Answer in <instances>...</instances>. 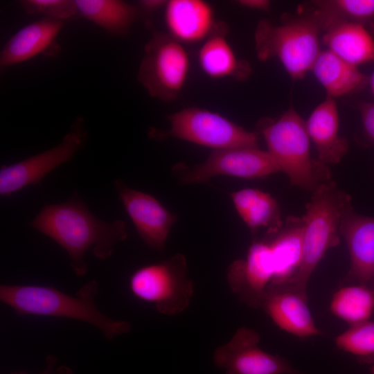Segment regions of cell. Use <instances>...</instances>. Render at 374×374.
<instances>
[{
  "label": "cell",
  "mask_w": 374,
  "mask_h": 374,
  "mask_svg": "<svg viewBox=\"0 0 374 374\" xmlns=\"http://www.w3.org/2000/svg\"><path fill=\"white\" fill-rule=\"evenodd\" d=\"M28 224L67 252L78 276L88 272L84 259L88 250L91 249L97 258L107 260L113 254L115 245L127 236L124 221L107 222L98 219L76 193L65 202L44 205Z\"/></svg>",
  "instance_id": "cell-1"
},
{
  "label": "cell",
  "mask_w": 374,
  "mask_h": 374,
  "mask_svg": "<svg viewBox=\"0 0 374 374\" xmlns=\"http://www.w3.org/2000/svg\"><path fill=\"white\" fill-rule=\"evenodd\" d=\"M99 290L96 280L88 281L75 295L54 287L34 285H1L0 301L18 316H40L75 319L99 330L107 340L129 333L131 324L103 314L95 303Z\"/></svg>",
  "instance_id": "cell-2"
},
{
  "label": "cell",
  "mask_w": 374,
  "mask_h": 374,
  "mask_svg": "<svg viewBox=\"0 0 374 374\" xmlns=\"http://www.w3.org/2000/svg\"><path fill=\"white\" fill-rule=\"evenodd\" d=\"M350 196L332 181L312 192L303 221L302 258L295 274L281 285L307 297V284L314 269L330 248L339 243V227Z\"/></svg>",
  "instance_id": "cell-3"
},
{
  "label": "cell",
  "mask_w": 374,
  "mask_h": 374,
  "mask_svg": "<svg viewBox=\"0 0 374 374\" xmlns=\"http://www.w3.org/2000/svg\"><path fill=\"white\" fill-rule=\"evenodd\" d=\"M260 132L267 152L292 186L313 192L331 181L327 166L311 157L305 123L294 109L276 121L263 123Z\"/></svg>",
  "instance_id": "cell-4"
},
{
  "label": "cell",
  "mask_w": 374,
  "mask_h": 374,
  "mask_svg": "<svg viewBox=\"0 0 374 374\" xmlns=\"http://www.w3.org/2000/svg\"><path fill=\"white\" fill-rule=\"evenodd\" d=\"M319 29L313 17L280 25L261 20L254 36L258 57L262 61L277 58L293 79H302L321 51Z\"/></svg>",
  "instance_id": "cell-5"
},
{
  "label": "cell",
  "mask_w": 374,
  "mask_h": 374,
  "mask_svg": "<svg viewBox=\"0 0 374 374\" xmlns=\"http://www.w3.org/2000/svg\"><path fill=\"white\" fill-rule=\"evenodd\" d=\"M129 287L136 298L168 316L184 312L194 294L187 261L181 253L137 269L130 277Z\"/></svg>",
  "instance_id": "cell-6"
},
{
  "label": "cell",
  "mask_w": 374,
  "mask_h": 374,
  "mask_svg": "<svg viewBox=\"0 0 374 374\" xmlns=\"http://www.w3.org/2000/svg\"><path fill=\"white\" fill-rule=\"evenodd\" d=\"M189 69V57L181 42L157 33L145 46L137 79L152 97L170 101L182 90Z\"/></svg>",
  "instance_id": "cell-7"
},
{
  "label": "cell",
  "mask_w": 374,
  "mask_h": 374,
  "mask_svg": "<svg viewBox=\"0 0 374 374\" xmlns=\"http://www.w3.org/2000/svg\"><path fill=\"white\" fill-rule=\"evenodd\" d=\"M166 136L213 150L258 148V135L221 114L199 107L181 109L169 116Z\"/></svg>",
  "instance_id": "cell-8"
},
{
  "label": "cell",
  "mask_w": 374,
  "mask_h": 374,
  "mask_svg": "<svg viewBox=\"0 0 374 374\" xmlns=\"http://www.w3.org/2000/svg\"><path fill=\"white\" fill-rule=\"evenodd\" d=\"M279 171L271 154L258 148L213 150L202 163L192 166L179 163L172 168L174 175L185 184L204 183L217 175L263 178Z\"/></svg>",
  "instance_id": "cell-9"
},
{
  "label": "cell",
  "mask_w": 374,
  "mask_h": 374,
  "mask_svg": "<svg viewBox=\"0 0 374 374\" xmlns=\"http://www.w3.org/2000/svg\"><path fill=\"white\" fill-rule=\"evenodd\" d=\"M84 119L77 117L56 146L0 168V194L9 197L29 185H37L48 173L71 159L87 139Z\"/></svg>",
  "instance_id": "cell-10"
},
{
  "label": "cell",
  "mask_w": 374,
  "mask_h": 374,
  "mask_svg": "<svg viewBox=\"0 0 374 374\" xmlns=\"http://www.w3.org/2000/svg\"><path fill=\"white\" fill-rule=\"evenodd\" d=\"M260 340L256 330L239 328L228 342L215 350L214 364L225 374H301L286 359L258 347Z\"/></svg>",
  "instance_id": "cell-11"
},
{
  "label": "cell",
  "mask_w": 374,
  "mask_h": 374,
  "mask_svg": "<svg viewBox=\"0 0 374 374\" xmlns=\"http://www.w3.org/2000/svg\"><path fill=\"white\" fill-rule=\"evenodd\" d=\"M114 184L140 238L151 249L162 251L176 215L153 196L127 187L122 180Z\"/></svg>",
  "instance_id": "cell-12"
},
{
  "label": "cell",
  "mask_w": 374,
  "mask_h": 374,
  "mask_svg": "<svg viewBox=\"0 0 374 374\" xmlns=\"http://www.w3.org/2000/svg\"><path fill=\"white\" fill-rule=\"evenodd\" d=\"M274 273L269 243L255 241L247 258L237 260L229 267L227 281L231 290L247 305L260 308Z\"/></svg>",
  "instance_id": "cell-13"
},
{
  "label": "cell",
  "mask_w": 374,
  "mask_h": 374,
  "mask_svg": "<svg viewBox=\"0 0 374 374\" xmlns=\"http://www.w3.org/2000/svg\"><path fill=\"white\" fill-rule=\"evenodd\" d=\"M339 232L350 254L348 278L367 283L374 278V217L357 213L349 202L343 211Z\"/></svg>",
  "instance_id": "cell-14"
},
{
  "label": "cell",
  "mask_w": 374,
  "mask_h": 374,
  "mask_svg": "<svg viewBox=\"0 0 374 374\" xmlns=\"http://www.w3.org/2000/svg\"><path fill=\"white\" fill-rule=\"evenodd\" d=\"M64 21L42 17L17 30L5 44L0 53V66L5 69L46 53H58L56 39Z\"/></svg>",
  "instance_id": "cell-15"
},
{
  "label": "cell",
  "mask_w": 374,
  "mask_h": 374,
  "mask_svg": "<svg viewBox=\"0 0 374 374\" xmlns=\"http://www.w3.org/2000/svg\"><path fill=\"white\" fill-rule=\"evenodd\" d=\"M282 330L301 338L320 335L307 298L283 286H269L261 307Z\"/></svg>",
  "instance_id": "cell-16"
},
{
  "label": "cell",
  "mask_w": 374,
  "mask_h": 374,
  "mask_svg": "<svg viewBox=\"0 0 374 374\" xmlns=\"http://www.w3.org/2000/svg\"><path fill=\"white\" fill-rule=\"evenodd\" d=\"M165 21L172 37L179 42L202 41L214 29L213 8L202 0L167 1Z\"/></svg>",
  "instance_id": "cell-17"
},
{
  "label": "cell",
  "mask_w": 374,
  "mask_h": 374,
  "mask_svg": "<svg viewBox=\"0 0 374 374\" xmlns=\"http://www.w3.org/2000/svg\"><path fill=\"white\" fill-rule=\"evenodd\" d=\"M310 139L318 152V160L337 164L347 153L348 143L339 135V114L334 98L327 96L311 113L305 122Z\"/></svg>",
  "instance_id": "cell-18"
},
{
  "label": "cell",
  "mask_w": 374,
  "mask_h": 374,
  "mask_svg": "<svg viewBox=\"0 0 374 374\" xmlns=\"http://www.w3.org/2000/svg\"><path fill=\"white\" fill-rule=\"evenodd\" d=\"M303 221L302 217H289L280 229L269 235L274 273L269 285H281L298 270L302 258Z\"/></svg>",
  "instance_id": "cell-19"
},
{
  "label": "cell",
  "mask_w": 374,
  "mask_h": 374,
  "mask_svg": "<svg viewBox=\"0 0 374 374\" xmlns=\"http://www.w3.org/2000/svg\"><path fill=\"white\" fill-rule=\"evenodd\" d=\"M328 50L355 66L374 61V39L362 24L341 22L326 30Z\"/></svg>",
  "instance_id": "cell-20"
},
{
  "label": "cell",
  "mask_w": 374,
  "mask_h": 374,
  "mask_svg": "<svg viewBox=\"0 0 374 374\" xmlns=\"http://www.w3.org/2000/svg\"><path fill=\"white\" fill-rule=\"evenodd\" d=\"M311 71L326 89L327 96L332 98L359 91L368 84V77L357 66L328 49L319 52Z\"/></svg>",
  "instance_id": "cell-21"
},
{
  "label": "cell",
  "mask_w": 374,
  "mask_h": 374,
  "mask_svg": "<svg viewBox=\"0 0 374 374\" xmlns=\"http://www.w3.org/2000/svg\"><path fill=\"white\" fill-rule=\"evenodd\" d=\"M231 197L239 215L253 233L265 227L267 233L271 235L283 226L278 204L270 194L245 188L231 193Z\"/></svg>",
  "instance_id": "cell-22"
},
{
  "label": "cell",
  "mask_w": 374,
  "mask_h": 374,
  "mask_svg": "<svg viewBox=\"0 0 374 374\" xmlns=\"http://www.w3.org/2000/svg\"><path fill=\"white\" fill-rule=\"evenodd\" d=\"M78 14L117 36L127 35L139 17L138 8L121 0H75Z\"/></svg>",
  "instance_id": "cell-23"
},
{
  "label": "cell",
  "mask_w": 374,
  "mask_h": 374,
  "mask_svg": "<svg viewBox=\"0 0 374 374\" xmlns=\"http://www.w3.org/2000/svg\"><path fill=\"white\" fill-rule=\"evenodd\" d=\"M198 61L202 71L211 78H243L249 75L247 63L238 60L224 33H213L199 49Z\"/></svg>",
  "instance_id": "cell-24"
},
{
  "label": "cell",
  "mask_w": 374,
  "mask_h": 374,
  "mask_svg": "<svg viewBox=\"0 0 374 374\" xmlns=\"http://www.w3.org/2000/svg\"><path fill=\"white\" fill-rule=\"evenodd\" d=\"M314 4L317 10L313 17L325 30L338 23L362 24L374 17V0H323Z\"/></svg>",
  "instance_id": "cell-25"
},
{
  "label": "cell",
  "mask_w": 374,
  "mask_h": 374,
  "mask_svg": "<svg viewBox=\"0 0 374 374\" xmlns=\"http://www.w3.org/2000/svg\"><path fill=\"white\" fill-rule=\"evenodd\" d=\"M330 310L351 326L368 321L374 310V292L362 284L341 287L332 296Z\"/></svg>",
  "instance_id": "cell-26"
},
{
  "label": "cell",
  "mask_w": 374,
  "mask_h": 374,
  "mask_svg": "<svg viewBox=\"0 0 374 374\" xmlns=\"http://www.w3.org/2000/svg\"><path fill=\"white\" fill-rule=\"evenodd\" d=\"M336 346L343 351L359 357L374 355V321L352 325L335 338Z\"/></svg>",
  "instance_id": "cell-27"
},
{
  "label": "cell",
  "mask_w": 374,
  "mask_h": 374,
  "mask_svg": "<svg viewBox=\"0 0 374 374\" xmlns=\"http://www.w3.org/2000/svg\"><path fill=\"white\" fill-rule=\"evenodd\" d=\"M19 4L28 14L62 21L78 14L75 0H23Z\"/></svg>",
  "instance_id": "cell-28"
},
{
  "label": "cell",
  "mask_w": 374,
  "mask_h": 374,
  "mask_svg": "<svg viewBox=\"0 0 374 374\" xmlns=\"http://www.w3.org/2000/svg\"><path fill=\"white\" fill-rule=\"evenodd\" d=\"M364 131L368 138L374 142V103L362 102L359 105Z\"/></svg>",
  "instance_id": "cell-29"
},
{
  "label": "cell",
  "mask_w": 374,
  "mask_h": 374,
  "mask_svg": "<svg viewBox=\"0 0 374 374\" xmlns=\"http://www.w3.org/2000/svg\"><path fill=\"white\" fill-rule=\"evenodd\" d=\"M167 1L163 0H142L139 2L138 9L144 12L152 13L166 6Z\"/></svg>",
  "instance_id": "cell-30"
},
{
  "label": "cell",
  "mask_w": 374,
  "mask_h": 374,
  "mask_svg": "<svg viewBox=\"0 0 374 374\" xmlns=\"http://www.w3.org/2000/svg\"><path fill=\"white\" fill-rule=\"evenodd\" d=\"M237 3L241 6L262 11H269L270 2L267 0H240Z\"/></svg>",
  "instance_id": "cell-31"
},
{
  "label": "cell",
  "mask_w": 374,
  "mask_h": 374,
  "mask_svg": "<svg viewBox=\"0 0 374 374\" xmlns=\"http://www.w3.org/2000/svg\"><path fill=\"white\" fill-rule=\"evenodd\" d=\"M57 362V358L51 355L47 356L46 359V366L45 370L41 374H51L52 371L55 368ZM10 374H27L22 371H15Z\"/></svg>",
  "instance_id": "cell-32"
},
{
  "label": "cell",
  "mask_w": 374,
  "mask_h": 374,
  "mask_svg": "<svg viewBox=\"0 0 374 374\" xmlns=\"http://www.w3.org/2000/svg\"><path fill=\"white\" fill-rule=\"evenodd\" d=\"M51 374H73L72 371L66 366H60L56 368H53Z\"/></svg>",
  "instance_id": "cell-33"
},
{
  "label": "cell",
  "mask_w": 374,
  "mask_h": 374,
  "mask_svg": "<svg viewBox=\"0 0 374 374\" xmlns=\"http://www.w3.org/2000/svg\"><path fill=\"white\" fill-rule=\"evenodd\" d=\"M368 84L371 87L373 93L374 94V71L373 72L372 75L368 77Z\"/></svg>",
  "instance_id": "cell-34"
},
{
  "label": "cell",
  "mask_w": 374,
  "mask_h": 374,
  "mask_svg": "<svg viewBox=\"0 0 374 374\" xmlns=\"http://www.w3.org/2000/svg\"><path fill=\"white\" fill-rule=\"evenodd\" d=\"M370 374H374V365H373L371 368V373Z\"/></svg>",
  "instance_id": "cell-35"
}]
</instances>
